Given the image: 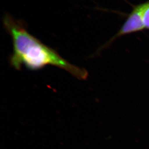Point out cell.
Instances as JSON below:
<instances>
[{"mask_svg": "<svg viewBox=\"0 0 149 149\" xmlns=\"http://www.w3.org/2000/svg\"><path fill=\"white\" fill-rule=\"evenodd\" d=\"M149 6V2H147L136 6L121 29L115 37L106 44L105 47L110 45L117 37L144 29L145 27L143 23L144 14Z\"/></svg>", "mask_w": 149, "mask_h": 149, "instance_id": "2", "label": "cell"}, {"mask_svg": "<svg viewBox=\"0 0 149 149\" xmlns=\"http://www.w3.org/2000/svg\"><path fill=\"white\" fill-rule=\"evenodd\" d=\"M3 24L13 41V53L9 63L15 69L20 70L24 66L35 71L51 65L66 71L79 79H87V71L68 62L56 51L31 35L22 23L6 15Z\"/></svg>", "mask_w": 149, "mask_h": 149, "instance_id": "1", "label": "cell"}]
</instances>
